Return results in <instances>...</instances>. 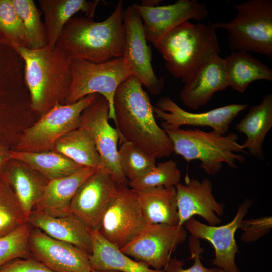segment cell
<instances>
[{"label":"cell","mask_w":272,"mask_h":272,"mask_svg":"<svg viewBox=\"0 0 272 272\" xmlns=\"http://www.w3.org/2000/svg\"><path fill=\"white\" fill-rule=\"evenodd\" d=\"M141 82L133 75L117 89L113 100L120 143L128 141L156 160L173 153L172 143L155 120L153 107Z\"/></svg>","instance_id":"1"},{"label":"cell","mask_w":272,"mask_h":272,"mask_svg":"<svg viewBox=\"0 0 272 272\" xmlns=\"http://www.w3.org/2000/svg\"><path fill=\"white\" fill-rule=\"evenodd\" d=\"M12 47L24 63V81L31 110L40 117L57 104H64L71 82L70 59L60 48Z\"/></svg>","instance_id":"2"},{"label":"cell","mask_w":272,"mask_h":272,"mask_svg":"<svg viewBox=\"0 0 272 272\" xmlns=\"http://www.w3.org/2000/svg\"><path fill=\"white\" fill-rule=\"evenodd\" d=\"M122 1L104 21L72 17L63 28L56 46L70 59L102 63L122 57L125 42Z\"/></svg>","instance_id":"3"},{"label":"cell","mask_w":272,"mask_h":272,"mask_svg":"<svg viewBox=\"0 0 272 272\" xmlns=\"http://www.w3.org/2000/svg\"><path fill=\"white\" fill-rule=\"evenodd\" d=\"M154 47L162 55L165 68L184 83L221 51L216 29L211 24L189 21L166 33Z\"/></svg>","instance_id":"4"},{"label":"cell","mask_w":272,"mask_h":272,"mask_svg":"<svg viewBox=\"0 0 272 272\" xmlns=\"http://www.w3.org/2000/svg\"><path fill=\"white\" fill-rule=\"evenodd\" d=\"M170 139L175 154L181 156L187 162H200V167L208 174L214 176L220 172L222 163L232 169L237 161L243 163L247 154L243 145L237 142L238 135L234 132L221 134L214 130L206 132L196 128H178L164 130Z\"/></svg>","instance_id":"5"},{"label":"cell","mask_w":272,"mask_h":272,"mask_svg":"<svg viewBox=\"0 0 272 272\" xmlns=\"http://www.w3.org/2000/svg\"><path fill=\"white\" fill-rule=\"evenodd\" d=\"M237 14L231 20L211 24L229 33L231 52H254L272 59V0H248L234 5Z\"/></svg>","instance_id":"6"},{"label":"cell","mask_w":272,"mask_h":272,"mask_svg":"<svg viewBox=\"0 0 272 272\" xmlns=\"http://www.w3.org/2000/svg\"><path fill=\"white\" fill-rule=\"evenodd\" d=\"M71 82L64 104L76 102L92 94L103 96L109 105V118L115 123L113 100L118 86L132 75L122 57L102 63L83 59L72 61Z\"/></svg>","instance_id":"7"},{"label":"cell","mask_w":272,"mask_h":272,"mask_svg":"<svg viewBox=\"0 0 272 272\" xmlns=\"http://www.w3.org/2000/svg\"><path fill=\"white\" fill-rule=\"evenodd\" d=\"M98 95L92 94L71 104L55 105L23 130L13 150L29 152L53 150L58 140L79 127L81 113Z\"/></svg>","instance_id":"8"},{"label":"cell","mask_w":272,"mask_h":272,"mask_svg":"<svg viewBox=\"0 0 272 272\" xmlns=\"http://www.w3.org/2000/svg\"><path fill=\"white\" fill-rule=\"evenodd\" d=\"M148 225L136 191L128 185L117 184L101 220L98 230L100 234L121 249L136 239Z\"/></svg>","instance_id":"9"},{"label":"cell","mask_w":272,"mask_h":272,"mask_svg":"<svg viewBox=\"0 0 272 272\" xmlns=\"http://www.w3.org/2000/svg\"><path fill=\"white\" fill-rule=\"evenodd\" d=\"M109 105L101 95L81 113L79 128L86 131L93 140L100 156L102 169L118 184L128 185L118 162V142L119 133L109 123Z\"/></svg>","instance_id":"10"},{"label":"cell","mask_w":272,"mask_h":272,"mask_svg":"<svg viewBox=\"0 0 272 272\" xmlns=\"http://www.w3.org/2000/svg\"><path fill=\"white\" fill-rule=\"evenodd\" d=\"M187 235L183 225L148 224L136 239L120 250L149 267L164 270L172 253L185 241Z\"/></svg>","instance_id":"11"},{"label":"cell","mask_w":272,"mask_h":272,"mask_svg":"<svg viewBox=\"0 0 272 272\" xmlns=\"http://www.w3.org/2000/svg\"><path fill=\"white\" fill-rule=\"evenodd\" d=\"M125 47L122 57L132 75L135 76L153 95L159 94L165 86L163 77L158 78L151 64L152 52L147 45L142 20L133 7L123 11Z\"/></svg>","instance_id":"12"},{"label":"cell","mask_w":272,"mask_h":272,"mask_svg":"<svg viewBox=\"0 0 272 272\" xmlns=\"http://www.w3.org/2000/svg\"><path fill=\"white\" fill-rule=\"evenodd\" d=\"M248 106L246 104H231L202 113H192L182 109L170 97L162 96L154 106L153 112L155 118L162 120L161 125L164 130L178 129L183 125L208 126L225 135L233 120Z\"/></svg>","instance_id":"13"},{"label":"cell","mask_w":272,"mask_h":272,"mask_svg":"<svg viewBox=\"0 0 272 272\" xmlns=\"http://www.w3.org/2000/svg\"><path fill=\"white\" fill-rule=\"evenodd\" d=\"M140 17L147 41L155 46L168 32L190 20L200 22L209 15L205 3L197 0H178L173 4L144 6L134 3Z\"/></svg>","instance_id":"14"},{"label":"cell","mask_w":272,"mask_h":272,"mask_svg":"<svg viewBox=\"0 0 272 272\" xmlns=\"http://www.w3.org/2000/svg\"><path fill=\"white\" fill-rule=\"evenodd\" d=\"M251 205V200H244L238 207L233 220L224 225H207L193 217L183 224L191 236L207 240L212 245L215 250L212 264L225 272H240L235 260L238 252L235 234Z\"/></svg>","instance_id":"15"},{"label":"cell","mask_w":272,"mask_h":272,"mask_svg":"<svg viewBox=\"0 0 272 272\" xmlns=\"http://www.w3.org/2000/svg\"><path fill=\"white\" fill-rule=\"evenodd\" d=\"M117 184L106 170L96 169L76 192L70 203V212L91 230H98Z\"/></svg>","instance_id":"16"},{"label":"cell","mask_w":272,"mask_h":272,"mask_svg":"<svg viewBox=\"0 0 272 272\" xmlns=\"http://www.w3.org/2000/svg\"><path fill=\"white\" fill-rule=\"evenodd\" d=\"M31 258L55 272H91L89 254L67 242L31 227L28 236Z\"/></svg>","instance_id":"17"},{"label":"cell","mask_w":272,"mask_h":272,"mask_svg":"<svg viewBox=\"0 0 272 272\" xmlns=\"http://www.w3.org/2000/svg\"><path fill=\"white\" fill-rule=\"evenodd\" d=\"M179 217V225L195 215L202 217L210 225L221 223L224 206L218 202L212 194V183L208 178L202 181L188 178L185 184L175 186Z\"/></svg>","instance_id":"18"},{"label":"cell","mask_w":272,"mask_h":272,"mask_svg":"<svg viewBox=\"0 0 272 272\" xmlns=\"http://www.w3.org/2000/svg\"><path fill=\"white\" fill-rule=\"evenodd\" d=\"M228 87L225 59L215 55L201 64L185 83L180 100L188 108L196 110L206 105L215 93Z\"/></svg>","instance_id":"19"},{"label":"cell","mask_w":272,"mask_h":272,"mask_svg":"<svg viewBox=\"0 0 272 272\" xmlns=\"http://www.w3.org/2000/svg\"><path fill=\"white\" fill-rule=\"evenodd\" d=\"M28 223L51 237L72 244L86 251L92 252L91 230L76 216L70 213L60 217H54L33 209Z\"/></svg>","instance_id":"20"},{"label":"cell","mask_w":272,"mask_h":272,"mask_svg":"<svg viewBox=\"0 0 272 272\" xmlns=\"http://www.w3.org/2000/svg\"><path fill=\"white\" fill-rule=\"evenodd\" d=\"M28 217L41 199L49 182L27 164L15 159L8 163L3 174Z\"/></svg>","instance_id":"21"},{"label":"cell","mask_w":272,"mask_h":272,"mask_svg":"<svg viewBox=\"0 0 272 272\" xmlns=\"http://www.w3.org/2000/svg\"><path fill=\"white\" fill-rule=\"evenodd\" d=\"M96 170L83 167L69 176L49 181L43 196L34 209L54 217L69 214L70 203L76 192Z\"/></svg>","instance_id":"22"},{"label":"cell","mask_w":272,"mask_h":272,"mask_svg":"<svg viewBox=\"0 0 272 272\" xmlns=\"http://www.w3.org/2000/svg\"><path fill=\"white\" fill-rule=\"evenodd\" d=\"M272 127V94L265 95L260 103L251 106L246 115L235 125V129L246 139L242 144L244 149L257 159L263 160L262 145Z\"/></svg>","instance_id":"23"},{"label":"cell","mask_w":272,"mask_h":272,"mask_svg":"<svg viewBox=\"0 0 272 272\" xmlns=\"http://www.w3.org/2000/svg\"><path fill=\"white\" fill-rule=\"evenodd\" d=\"M98 1L39 0L41 11L44 16L47 46L54 47L60 33L69 20L78 12L85 17L93 18Z\"/></svg>","instance_id":"24"},{"label":"cell","mask_w":272,"mask_h":272,"mask_svg":"<svg viewBox=\"0 0 272 272\" xmlns=\"http://www.w3.org/2000/svg\"><path fill=\"white\" fill-rule=\"evenodd\" d=\"M135 191L142 214L148 224L178 225L175 187H153Z\"/></svg>","instance_id":"25"},{"label":"cell","mask_w":272,"mask_h":272,"mask_svg":"<svg viewBox=\"0 0 272 272\" xmlns=\"http://www.w3.org/2000/svg\"><path fill=\"white\" fill-rule=\"evenodd\" d=\"M92 252L89 261L92 270H114L121 272H165L151 269L133 260L109 242L98 230H91Z\"/></svg>","instance_id":"26"},{"label":"cell","mask_w":272,"mask_h":272,"mask_svg":"<svg viewBox=\"0 0 272 272\" xmlns=\"http://www.w3.org/2000/svg\"><path fill=\"white\" fill-rule=\"evenodd\" d=\"M224 59L228 86L241 93L253 81H272V70L248 52H232Z\"/></svg>","instance_id":"27"},{"label":"cell","mask_w":272,"mask_h":272,"mask_svg":"<svg viewBox=\"0 0 272 272\" xmlns=\"http://www.w3.org/2000/svg\"><path fill=\"white\" fill-rule=\"evenodd\" d=\"M11 159L22 161L49 181L69 176L84 167L54 150L29 152L11 150Z\"/></svg>","instance_id":"28"},{"label":"cell","mask_w":272,"mask_h":272,"mask_svg":"<svg viewBox=\"0 0 272 272\" xmlns=\"http://www.w3.org/2000/svg\"><path fill=\"white\" fill-rule=\"evenodd\" d=\"M53 150L82 167L96 169L102 168L100 156L93 140L79 127L58 140Z\"/></svg>","instance_id":"29"},{"label":"cell","mask_w":272,"mask_h":272,"mask_svg":"<svg viewBox=\"0 0 272 272\" xmlns=\"http://www.w3.org/2000/svg\"><path fill=\"white\" fill-rule=\"evenodd\" d=\"M20 18L31 49H38L47 45L46 30L41 20V11L33 0H11Z\"/></svg>","instance_id":"30"},{"label":"cell","mask_w":272,"mask_h":272,"mask_svg":"<svg viewBox=\"0 0 272 272\" xmlns=\"http://www.w3.org/2000/svg\"><path fill=\"white\" fill-rule=\"evenodd\" d=\"M27 222L19 200L6 179L0 175V237Z\"/></svg>","instance_id":"31"},{"label":"cell","mask_w":272,"mask_h":272,"mask_svg":"<svg viewBox=\"0 0 272 272\" xmlns=\"http://www.w3.org/2000/svg\"><path fill=\"white\" fill-rule=\"evenodd\" d=\"M181 171L176 163L169 160L156 164L144 174L128 182V185L135 190L153 187H175L180 183Z\"/></svg>","instance_id":"32"},{"label":"cell","mask_w":272,"mask_h":272,"mask_svg":"<svg viewBox=\"0 0 272 272\" xmlns=\"http://www.w3.org/2000/svg\"><path fill=\"white\" fill-rule=\"evenodd\" d=\"M18 69L10 53L0 45V120L8 119L13 108V92Z\"/></svg>","instance_id":"33"},{"label":"cell","mask_w":272,"mask_h":272,"mask_svg":"<svg viewBox=\"0 0 272 272\" xmlns=\"http://www.w3.org/2000/svg\"><path fill=\"white\" fill-rule=\"evenodd\" d=\"M118 155L120 169L128 181L138 178L156 164L155 159L126 141L120 143Z\"/></svg>","instance_id":"34"},{"label":"cell","mask_w":272,"mask_h":272,"mask_svg":"<svg viewBox=\"0 0 272 272\" xmlns=\"http://www.w3.org/2000/svg\"><path fill=\"white\" fill-rule=\"evenodd\" d=\"M0 41L30 48L23 24L11 0H0Z\"/></svg>","instance_id":"35"},{"label":"cell","mask_w":272,"mask_h":272,"mask_svg":"<svg viewBox=\"0 0 272 272\" xmlns=\"http://www.w3.org/2000/svg\"><path fill=\"white\" fill-rule=\"evenodd\" d=\"M31 226L28 222L14 231L0 237V267L16 258H31L28 236Z\"/></svg>","instance_id":"36"},{"label":"cell","mask_w":272,"mask_h":272,"mask_svg":"<svg viewBox=\"0 0 272 272\" xmlns=\"http://www.w3.org/2000/svg\"><path fill=\"white\" fill-rule=\"evenodd\" d=\"M189 247L191 252L190 259L194 261L191 267L187 269L183 268L184 263L176 258H171L165 268V272H217L218 267L208 268L205 267L200 260V254L203 249L201 247L199 239L190 236L189 239Z\"/></svg>","instance_id":"37"},{"label":"cell","mask_w":272,"mask_h":272,"mask_svg":"<svg viewBox=\"0 0 272 272\" xmlns=\"http://www.w3.org/2000/svg\"><path fill=\"white\" fill-rule=\"evenodd\" d=\"M271 228V216L243 219L239 226V229L243 231L241 240L246 243L255 242L269 233Z\"/></svg>","instance_id":"38"},{"label":"cell","mask_w":272,"mask_h":272,"mask_svg":"<svg viewBox=\"0 0 272 272\" xmlns=\"http://www.w3.org/2000/svg\"><path fill=\"white\" fill-rule=\"evenodd\" d=\"M0 272H55L33 258H16L0 267Z\"/></svg>","instance_id":"39"},{"label":"cell","mask_w":272,"mask_h":272,"mask_svg":"<svg viewBox=\"0 0 272 272\" xmlns=\"http://www.w3.org/2000/svg\"><path fill=\"white\" fill-rule=\"evenodd\" d=\"M9 149L5 145L0 143V175H2L8 163L11 160Z\"/></svg>","instance_id":"40"},{"label":"cell","mask_w":272,"mask_h":272,"mask_svg":"<svg viewBox=\"0 0 272 272\" xmlns=\"http://www.w3.org/2000/svg\"><path fill=\"white\" fill-rule=\"evenodd\" d=\"M161 1L159 0H149L142 1L141 5L144 6H159Z\"/></svg>","instance_id":"41"},{"label":"cell","mask_w":272,"mask_h":272,"mask_svg":"<svg viewBox=\"0 0 272 272\" xmlns=\"http://www.w3.org/2000/svg\"><path fill=\"white\" fill-rule=\"evenodd\" d=\"M91 272H121L114 270H92Z\"/></svg>","instance_id":"42"},{"label":"cell","mask_w":272,"mask_h":272,"mask_svg":"<svg viewBox=\"0 0 272 272\" xmlns=\"http://www.w3.org/2000/svg\"><path fill=\"white\" fill-rule=\"evenodd\" d=\"M217 272H225V271L223 270L222 269H219Z\"/></svg>","instance_id":"43"}]
</instances>
